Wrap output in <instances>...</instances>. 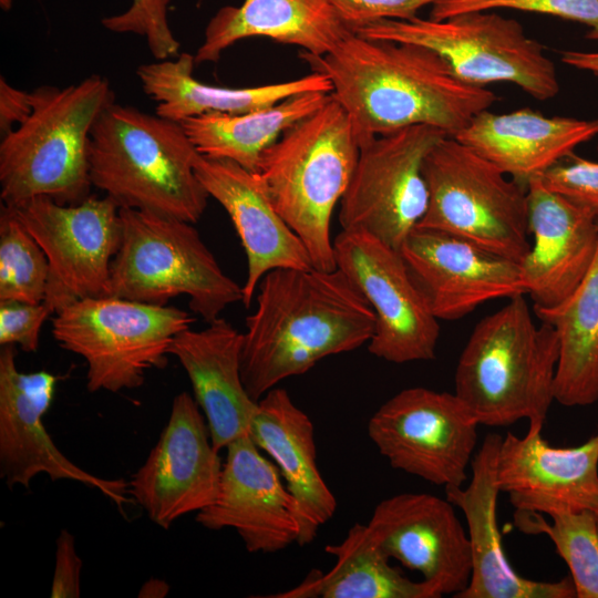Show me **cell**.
<instances>
[{
	"label": "cell",
	"instance_id": "1",
	"mask_svg": "<svg viewBox=\"0 0 598 598\" xmlns=\"http://www.w3.org/2000/svg\"><path fill=\"white\" fill-rule=\"evenodd\" d=\"M331 82L360 146L405 127L426 125L455 136L497 100L484 86L458 79L447 61L419 44L348 34L329 53H300Z\"/></svg>",
	"mask_w": 598,
	"mask_h": 598
},
{
	"label": "cell",
	"instance_id": "2",
	"mask_svg": "<svg viewBox=\"0 0 598 598\" xmlns=\"http://www.w3.org/2000/svg\"><path fill=\"white\" fill-rule=\"evenodd\" d=\"M375 315L338 268H278L258 285L256 309L246 318L241 379L258 402L282 380L308 372L329 355L368 343Z\"/></svg>",
	"mask_w": 598,
	"mask_h": 598
},
{
	"label": "cell",
	"instance_id": "3",
	"mask_svg": "<svg viewBox=\"0 0 598 598\" xmlns=\"http://www.w3.org/2000/svg\"><path fill=\"white\" fill-rule=\"evenodd\" d=\"M199 156L179 122L114 102L91 131L90 178L120 208L195 224L209 198Z\"/></svg>",
	"mask_w": 598,
	"mask_h": 598
},
{
	"label": "cell",
	"instance_id": "4",
	"mask_svg": "<svg viewBox=\"0 0 598 598\" xmlns=\"http://www.w3.org/2000/svg\"><path fill=\"white\" fill-rule=\"evenodd\" d=\"M524 296L481 319L458 358L454 393L480 425L543 426L555 401L559 339L551 324L535 323Z\"/></svg>",
	"mask_w": 598,
	"mask_h": 598
},
{
	"label": "cell",
	"instance_id": "5",
	"mask_svg": "<svg viewBox=\"0 0 598 598\" xmlns=\"http://www.w3.org/2000/svg\"><path fill=\"white\" fill-rule=\"evenodd\" d=\"M31 94V114L1 138V203L13 206L44 196L61 205L79 204L93 187L90 135L115 102L111 84L92 74L62 89L41 85Z\"/></svg>",
	"mask_w": 598,
	"mask_h": 598
},
{
	"label": "cell",
	"instance_id": "6",
	"mask_svg": "<svg viewBox=\"0 0 598 598\" xmlns=\"http://www.w3.org/2000/svg\"><path fill=\"white\" fill-rule=\"evenodd\" d=\"M359 152L352 122L330 93L320 109L286 130L260 156L256 173L317 269L337 268L330 221Z\"/></svg>",
	"mask_w": 598,
	"mask_h": 598
},
{
	"label": "cell",
	"instance_id": "7",
	"mask_svg": "<svg viewBox=\"0 0 598 598\" xmlns=\"http://www.w3.org/2000/svg\"><path fill=\"white\" fill-rule=\"evenodd\" d=\"M120 220L109 297L164 306L185 295L207 323L243 300V287L223 271L192 223L132 208H120Z\"/></svg>",
	"mask_w": 598,
	"mask_h": 598
},
{
	"label": "cell",
	"instance_id": "8",
	"mask_svg": "<svg viewBox=\"0 0 598 598\" xmlns=\"http://www.w3.org/2000/svg\"><path fill=\"white\" fill-rule=\"evenodd\" d=\"M427 209L417 227L436 229L520 262L530 249L527 190L454 136L426 155Z\"/></svg>",
	"mask_w": 598,
	"mask_h": 598
},
{
	"label": "cell",
	"instance_id": "9",
	"mask_svg": "<svg viewBox=\"0 0 598 598\" xmlns=\"http://www.w3.org/2000/svg\"><path fill=\"white\" fill-rule=\"evenodd\" d=\"M379 40L426 47L466 83L484 86L508 82L529 96L546 101L559 92L554 62L522 24L495 10L470 11L444 20H381L354 31Z\"/></svg>",
	"mask_w": 598,
	"mask_h": 598
},
{
	"label": "cell",
	"instance_id": "10",
	"mask_svg": "<svg viewBox=\"0 0 598 598\" xmlns=\"http://www.w3.org/2000/svg\"><path fill=\"white\" fill-rule=\"evenodd\" d=\"M193 322L177 307L107 296L56 312L52 334L62 349L85 360L90 392H118L140 388L146 371L166 367L174 338Z\"/></svg>",
	"mask_w": 598,
	"mask_h": 598
},
{
	"label": "cell",
	"instance_id": "11",
	"mask_svg": "<svg viewBox=\"0 0 598 598\" xmlns=\"http://www.w3.org/2000/svg\"><path fill=\"white\" fill-rule=\"evenodd\" d=\"M478 425L455 393L414 386L373 413L368 435L393 468L451 488L467 480Z\"/></svg>",
	"mask_w": 598,
	"mask_h": 598
},
{
	"label": "cell",
	"instance_id": "12",
	"mask_svg": "<svg viewBox=\"0 0 598 598\" xmlns=\"http://www.w3.org/2000/svg\"><path fill=\"white\" fill-rule=\"evenodd\" d=\"M445 136L439 128L415 125L363 143L340 200L342 230L365 231L400 250L427 209L424 159Z\"/></svg>",
	"mask_w": 598,
	"mask_h": 598
},
{
	"label": "cell",
	"instance_id": "13",
	"mask_svg": "<svg viewBox=\"0 0 598 598\" xmlns=\"http://www.w3.org/2000/svg\"><path fill=\"white\" fill-rule=\"evenodd\" d=\"M12 207L48 258L43 302L52 313L82 299L107 296L121 240L120 207L112 198L91 194L79 204L61 205L40 196Z\"/></svg>",
	"mask_w": 598,
	"mask_h": 598
},
{
	"label": "cell",
	"instance_id": "14",
	"mask_svg": "<svg viewBox=\"0 0 598 598\" xmlns=\"http://www.w3.org/2000/svg\"><path fill=\"white\" fill-rule=\"evenodd\" d=\"M334 259L375 315L368 350L392 363L435 358L439 320L429 310L400 250L361 230H341Z\"/></svg>",
	"mask_w": 598,
	"mask_h": 598
},
{
	"label": "cell",
	"instance_id": "15",
	"mask_svg": "<svg viewBox=\"0 0 598 598\" xmlns=\"http://www.w3.org/2000/svg\"><path fill=\"white\" fill-rule=\"evenodd\" d=\"M0 351V476L9 487L29 488L38 474L52 481L66 480L100 491L124 513L132 503L124 478L95 476L69 460L47 431L43 416L49 411L58 377L37 371H19L14 344Z\"/></svg>",
	"mask_w": 598,
	"mask_h": 598
},
{
	"label": "cell",
	"instance_id": "16",
	"mask_svg": "<svg viewBox=\"0 0 598 598\" xmlns=\"http://www.w3.org/2000/svg\"><path fill=\"white\" fill-rule=\"evenodd\" d=\"M218 452L195 398L181 392L157 443L128 482L130 496L154 524L168 529L215 502L224 465Z\"/></svg>",
	"mask_w": 598,
	"mask_h": 598
},
{
	"label": "cell",
	"instance_id": "17",
	"mask_svg": "<svg viewBox=\"0 0 598 598\" xmlns=\"http://www.w3.org/2000/svg\"><path fill=\"white\" fill-rule=\"evenodd\" d=\"M367 527L385 557L419 571L440 597L456 598L468 586L471 543L447 498L427 493L390 496L375 506Z\"/></svg>",
	"mask_w": 598,
	"mask_h": 598
},
{
	"label": "cell",
	"instance_id": "18",
	"mask_svg": "<svg viewBox=\"0 0 598 598\" xmlns=\"http://www.w3.org/2000/svg\"><path fill=\"white\" fill-rule=\"evenodd\" d=\"M400 252L437 320H457L487 301L525 295L518 262L461 237L415 227Z\"/></svg>",
	"mask_w": 598,
	"mask_h": 598
},
{
	"label": "cell",
	"instance_id": "19",
	"mask_svg": "<svg viewBox=\"0 0 598 598\" xmlns=\"http://www.w3.org/2000/svg\"><path fill=\"white\" fill-rule=\"evenodd\" d=\"M215 502L196 513L212 530L233 528L249 553H276L299 542L298 503L281 481L277 465L261 455L249 435L227 447Z\"/></svg>",
	"mask_w": 598,
	"mask_h": 598
},
{
	"label": "cell",
	"instance_id": "20",
	"mask_svg": "<svg viewBox=\"0 0 598 598\" xmlns=\"http://www.w3.org/2000/svg\"><path fill=\"white\" fill-rule=\"evenodd\" d=\"M530 249L519 262L533 310L564 303L579 286L598 249V209L550 189L542 176L526 183Z\"/></svg>",
	"mask_w": 598,
	"mask_h": 598
},
{
	"label": "cell",
	"instance_id": "21",
	"mask_svg": "<svg viewBox=\"0 0 598 598\" xmlns=\"http://www.w3.org/2000/svg\"><path fill=\"white\" fill-rule=\"evenodd\" d=\"M543 426L525 436L508 432L499 445L496 478L518 512L549 515L557 511L598 509V433L573 447H554Z\"/></svg>",
	"mask_w": 598,
	"mask_h": 598
},
{
	"label": "cell",
	"instance_id": "22",
	"mask_svg": "<svg viewBox=\"0 0 598 598\" xmlns=\"http://www.w3.org/2000/svg\"><path fill=\"white\" fill-rule=\"evenodd\" d=\"M195 172L209 197L229 215L247 256L241 300L246 308L270 270L313 267L305 244L276 210L256 172L228 159L202 155Z\"/></svg>",
	"mask_w": 598,
	"mask_h": 598
},
{
	"label": "cell",
	"instance_id": "23",
	"mask_svg": "<svg viewBox=\"0 0 598 598\" xmlns=\"http://www.w3.org/2000/svg\"><path fill=\"white\" fill-rule=\"evenodd\" d=\"M502 435L488 433L471 462L467 487L445 488L446 498L463 512L472 551V576L456 598H574L569 576L558 581H536L517 574L508 563L497 525L501 493L496 465Z\"/></svg>",
	"mask_w": 598,
	"mask_h": 598
},
{
	"label": "cell",
	"instance_id": "24",
	"mask_svg": "<svg viewBox=\"0 0 598 598\" xmlns=\"http://www.w3.org/2000/svg\"><path fill=\"white\" fill-rule=\"evenodd\" d=\"M241 346L243 333L219 317L203 330L176 334L168 351L186 371L218 451L250 434L257 410L241 379Z\"/></svg>",
	"mask_w": 598,
	"mask_h": 598
},
{
	"label": "cell",
	"instance_id": "25",
	"mask_svg": "<svg viewBox=\"0 0 598 598\" xmlns=\"http://www.w3.org/2000/svg\"><path fill=\"white\" fill-rule=\"evenodd\" d=\"M598 136V118L546 116L530 109L477 114L454 137L526 184Z\"/></svg>",
	"mask_w": 598,
	"mask_h": 598
},
{
	"label": "cell",
	"instance_id": "26",
	"mask_svg": "<svg viewBox=\"0 0 598 598\" xmlns=\"http://www.w3.org/2000/svg\"><path fill=\"white\" fill-rule=\"evenodd\" d=\"M249 436L275 461L298 503L302 522L298 544H310L337 511L336 497L317 465L312 421L285 389L275 386L258 401Z\"/></svg>",
	"mask_w": 598,
	"mask_h": 598
},
{
	"label": "cell",
	"instance_id": "27",
	"mask_svg": "<svg viewBox=\"0 0 598 598\" xmlns=\"http://www.w3.org/2000/svg\"><path fill=\"white\" fill-rule=\"evenodd\" d=\"M353 32L330 0H244L220 8L208 21L195 63L215 62L239 40L264 37L321 56Z\"/></svg>",
	"mask_w": 598,
	"mask_h": 598
},
{
	"label": "cell",
	"instance_id": "28",
	"mask_svg": "<svg viewBox=\"0 0 598 598\" xmlns=\"http://www.w3.org/2000/svg\"><path fill=\"white\" fill-rule=\"evenodd\" d=\"M195 56L183 52L173 59L137 68L136 75L144 93L157 103V115L181 122L206 113L240 114L297 94L332 91L330 80L316 71L291 81L258 86L212 85L195 79Z\"/></svg>",
	"mask_w": 598,
	"mask_h": 598
},
{
	"label": "cell",
	"instance_id": "29",
	"mask_svg": "<svg viewBox=\"0 0 598 598\" xmlns=\"http://www.w3.org/2000/svg\"><path fill=\"white\" fill-rule=\"evenodd\" d=\"M324 550L336 557L323 573L311 570L289 590L270 598H440L424 580L413 581L390 565L371 539L367 524L355 523L346 538Z\"/></svg>",
	"mask_w": 598,
	"mask_h": 598
},
{
	"label": "cell",
	"instance_id": "30",
	"mask_svg": "<svg viewBox=\"0 0 598 598\" xmlns=\"http://www.w3.org/2000/svg\"><path fill=\"white\" fill-rule=\"evenodd\" d=\"M329 99L330 93L306 92L246 113H206L179 123L202 156L228 159L256 172L261 154Z\"/></svg>",
	"mask_w": 598,
	"mask_h": 598
},
{
	"label": "cell",
	"instance_id": "31",
	"mask_svg": "<svg viewBox=\"0 0 598 598\" xmlns=\"http://www.w3.org/2000/svg\"><path fill=\"white\" fill-rule=\"evenodd\" d=\"M534 313L559 339L555 401L567 408L598 402V249L573 295L557 308Z\"/></svg>",
	"mask_w": 598,
	"mask_h": 598
},
{
	"label": "cell",
	"instance_id": "32",
	"mask_svg": "<svg viewBox=\"0 0 598 598\" xmlns=\"http://www.w3.org/2000/svg\"><path fill=\"white\" fill-rule=\"evenodd\" d=\"M515 512L514 525L525 534H544L569 568L577 598H598V525L592 511H557L548 515Z\"/></svg>",
	"mask_w": 598,
	"mask_h": 598
},
{
	"label": "cell",
	"instance_id": "33",
	"mask_svg": "<svg viewBox=\"0 0 598 598\" xmlns=\"http://www.w3.org/2000/svg\"><path fill=\"white\" fill-rule=\"evenodd\" d=\"M48 278L49 262L43 249L13 207L1 203L0 302H43Z\"/></svg>",
	"mask_w": 598,
	"mask_h": 598
},
{
	"label": "cell",
	"instance_id": "34",
	"mask_svg": "<svg viewBox=\"0 0 598 598\" xmlns=\"http://www.w3.org/2000/svg\"><path fill=\"white\" fill-rule=\"evenodd\" d=\"M512 9L559 17L588 27L586 37L598 41V0H437L430 19L444 20L470 12Z\"/></svg>",
	"mask_w": 598,
	"mask_h": 598
},
{
	"label": "cell",
	"instance_id": "35",
	"mask_svg": "<svg viewBox=\"0 0 598 598\" xmlns=\"http://www.w3.org/2000/svg\"><path fill=\"white\" fill-rule=\"evenodd\" d=\"M171 0H132L122 13L102 19V25L115 33H134L146 39L152 55L157 60L179 54V42L168 22Z\"/></svg>",
	"mask_w": 598,
	"mask_h": 598
},
{
	"label": "cell",
	"instance_id": "36",
	"mask_svg": "<svg viewBox=\"0 0 598 598\" xmlns=\"http://www.w3.org/2000/svg\"><path fill=\"white\" fill-rule=\"evenodd\" d=\"M542 178L550 189L598 209V162L571 153L547 169Z\"/></svg>",
	"mask_w": 598,
	"mask_h": 598
},
{
	"label": "cell",
	"instance_id": "37",
	"mask_svg": "<svg viewBox=\"0 0 598 598\" xmlns=\"http://www.w3.org/2000/svg\"><path fill=\"white\" fill-rule=\"evenodd\" d=\"M51 315L44 302H0V344H18L24 352H35L41 328Z\"/></svg>",
	"mask_w": 598,
	"mask_h": 598
},
{
	"label": "cell",
	"instance_id": "38",
	"mask_svg": "<svg viewBox=\"0 0 598 598\" xmlns=\"http://www.w3.org/2000/svg\"><path fill=\"white\" fill-rule=\"evenodd\" d=\"M343 22L355 30L381 20H410L437 0H330Z\"/></svg>",
	"mask_w": 598,
	"mask_h": 598
},
{
	"label": "cell",
	"instance_id": "39",
	"mask_svg": "<svg viewBox=\"0 0 598 598\" xmlns=\"http://www.w3.org/2000/svg\"><path fill=\"white\" fill-rule=\"evenodd\" d=\"M55 566L50 590L52 598H79L82 560L73 535L63 529L55 540Z\"/></svg>",
	"mask_w": 598,
	"mask_h": 598
},
{
	"label": "cell",
	"instance_id": "40",
	"mask_svg": "<svg viewBox=\"0 0 598 598\" xmlns=\"http://www.w3.org/2000/svg\"><path fill=\"white\" fill-rule=\"evenodd\" d=\"M31 92L19 90L0 76V132L4 136L32 112Z\"/></svg>",
	"mask_w": 598,
	"mask_h": 598
},
{
	"label": "cell",
	"instance_id": "41",
	"mask_svg": "<svg viewBox=\"0 0 598 598\" xmlns=\"http://www.w3.org/2000/svg\"><path fill=\"white\" fill-rule=\"evenodd\" d=\"M561 62L578 70L590 72L598 76V52L565 50Z\"/></svg>",
	"mask_w": 598,
	"mask_h": 598
},
{
	"label": "cell",
	"instance_id": "42",
	"mask_svg": "<svg viewBox=\"0 0 598 598\" xmlns=\"http://www.w3.org/2000/svg\"><path fill=\"white\" fill-rule=\"evenodd\" d=\"M169 590L168 585L161 579L157 578H151L148 581H146L141 590L138 596L140 597H165Z\"/></svg>",
	"mask_w": 598,
	"mask_h": 598
},
{
	"label": "cell",
	"instance_id": "43",
	"mask_svg": "<svg viewBox=\"0 0 598 598\" xmlns=\"http://www.w3.org/2000/svg\"><path fill=\"white\" fill-rule=\"evenodd\" d=\"M12 4V0H0V6L3 10H9Z\"/></svg>",
	"mask_w": 598,
	"mask_h": 598
},
{
	"label": "cell",
	"instance_id": "44",
	"mask_svg": "<svg viewBox=\"0 0 598 598\" xmlns=\"http://www.w3.org/2000/svg\"><path fill=\"white\" fill-rule=\"evenodd\" d=\"M596 518H597V525H598V509L595 512Z\"/></svg>",
	"mask_w": 598,
	"mask_h": 598
}]
</instances>
